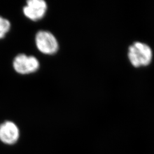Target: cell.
Returning a JSON list of instances; mask_svg holds the SVG:
<instances>
[{"label":"cell","instance_id":"cell-4","mask_svg":"<svg viewBox=\"0 0 154 154\" xmlns=\"http://www.w3.org/2000/svg\"><path fill=\"white\" fill-rule=\"evenodd\" d=\"M48 5L44 0H29L23 8L26 17L33 21H37L44 17Z\"/></svg>","mask_w":154,"mask_h":154},{"label":"cell","instance_id":"cell-3","mask_svg":"<svg viewBox=\"0 0 154 154\" xmlns=\"http://www.w3.org/2000/svg\"><path fill=\"white\" fill-rule=\"evenodd\" d=\"M13 66L17 73L25 75L37 72L39 67V62L34 56L20 54L14 58Z\"/></svg>","mask_w":154,"mask_h":154},{"label":"cell","instance_id":"cell-1","mask_svg":"<svg viewBox=\"0 0 154 154\" xmlns=\"http://www.w3.org/2000/svg\"><path fill=\"white\" fill-rule=\"evenodd\" d=\"M128 57L135 67L149 65L152 59V51L148 45L136 42L128 48Z\"/></svg>","mask_w":154,"mask_h":154},{"label":"cell","instance_id":"cell-2","mask_svg":"<svg viewBox=\"0 0 154 154\" xmlns=\"http://www.w3.org/2000/svg\"><path fill=\"white\" fill-rule=\"evenodd\" d=\"M35 42L39 51L46 55H53L59 49V44L55 36L49 32L40 30L35 37Z\"/></svg>","mask_w":154,"mask_h":154},{"label":"cell","instance_id":"cell-6","mask_svg":"<svg viewBox=\"0 0 154 154\" xmlns=\"http://www.w3.org/2000/svg\"><path fill=\"white\" fill-rule=\"evenodd\" d=\"M11 24L10 21L0 16V39L4 38L6 34L11 29Z\"/></svg>","mask_w":154,"mask_h":154},{"label":"cell","instance_id":"cell-5","mask_svg":"<svg viewBox=\"0 0 154 154\" xmlns=\"http://www.w3.org/2000/svg\"><path fill=\"white\" fill-rule=\"evenodd\" d=\"M20 137L19 128L11 121H6L0 125V140L6 144H14Z\"/></svg>","mask_w":154,"mask_h":154}]
</instances>
